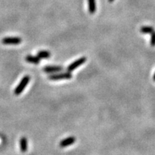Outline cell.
I'll use <instances>...</instances> for the list:
<instances>
[{
	"instance_id": "cell-1",
	"label": "cell",
	"mask_w": 155,
	"mask_h": 155,
	"mask_svg": "<svg viewBox=\"0 0 155 155\" xmlns=\"http://www.w3.org/2000/svg\"><path fill=\"white\" fill-rule=\"evenodd\" d=\"M30 81V77L29 76H24L20 81L19 83L17 85V86L15 88V89H14V94L17 95V96H19L23 92V91L25 89L28 84L29 83Z\"/></svg>"
},
{
	"instance_id": "cell-2",
	"label": "cell",
	"mask_w": 155,
	"mask_h": 155,
	"mask_svg": "<svg viewBox=\"0 0 155 155\" xmlns=\"http://www.w3.org/2000/svg\"><path fill=\"white\" fill-rule=\"evenodd\" d=\"M48 79L52 81H60V80L63 79H70L72 78V74L70 72H65V73H54L48 76Z\"/></svg>"
},
{
	"instance_id": "cell-3",
	"label": "cell",
	"mask_w": 155,
	"mask_h": 155,
	"mask_svg": "<svg viewBox=\"0 0 155 155\" xmlns=\"http://www.w3.org/2000/svg\"><path fill=\"white\" fill-rule=\"evenodd\" d=\"M86 58L85 57H82V58H79V59L76 60V61L73 62L70 65H69L67 68V71L70 72L71 73L72 71L76 70V68H78L79 66L82 65L83 63H85V61H86Z\"/></svg>"
},
{
	"instance_id": "cell-4",
	"label": "cell",
	"mask_w": 155,
	"mask_h": 155,
	"mask_svg": "<svg viewBox=\"0 0 155 155\" xmlns=\"http://www.w3.org/2000/svg\"><path fill=\"white\" fill-rule=\"evenodd\" d=\"M4 45H19L22 43V39L19 37H7L1 40Z\"/></svg>"
},
{
	"instance_id": "cell-5",
	"label": "cell",
	"mask_w": 155,
	"mask_h": 155,
	"mask_svg": "<svg viewBox=\"0 0 155 155\" xmlns=\"http://www.w3.org/2000/svg\"><path fill=\"white\" fill-rule=\"evenodd\" d=\"M63 70V68L61 66H55V65H48L43 68V71L47 73H59Z\"/></svg>"
},
{
	"instance_id": "cell-6",
	"label": "cell",
	"mask_w": 155,
	"mask_h": 155,
	"mask_svg": "<svg viewBox=\"0 0 155 155\" xmlns=\"http://www.w3.org/2000/svg\"><path fill=\"white\" fill-rule=\"evenodd\" d=\"M76 141V138L74 136H69V137L65 138V139H63L60 142V147L64 148V147H68V146L72 145L74 144Z\"/></svg>"
},
{
	"instance_id": "cell-7",
	"label": "cell",
	"mask_w": 155,
	"mask_h": 155,
	"mask_svg": "<svg viewBox=\"0 0 155 155\" xmlns=\"http://www.w3.org/2000/svg\"><path fill=\"white\" fill-rule=\"evenodd\" d=\"M19 147L22 152H26L28 151V140L25 136H23L19 141Z\"/></svg>"
},
{
	"instance_id": "cell-8",
	"label": "cell",
	"mask_w": 155,
	"mask_h": 155,
	"mask_svg": "<svg viewBox=\"0 0 155 155\" xmlns=\"http://www.w3.org/2000/svg\"><path fill=\"white\" fill-rule=\"evenodd\" d=\"M40 58H38L37 56H33V55H27L26 58H25V61L28 63H32V64L38 65L40 62Z\"/></svg>"
},
{
	"instance_id": "cell-9",
	"label": "cell",
	"mask_w": 155,
	"mask_h": 155,
	"mask_svg": "<svg viewBox=\"0 0 155 155\" xmlns=\"http://www.w3.org/2000/svg\"><path fill=\"white\" fill-rule=\"evenodd\" d=\"M50 52L47 50L39 51L37 54V56L40 58V59H48L50 57Z\"/></svg>"
},
{
	"instance_id": "cell-10",
	"label": "cell",
	"mask_w": 155,
	"mask_h": 155,
	"mask_svg": "<svg viewBox=\"0 0 155 155\" xmlns=\"http://www.w3.org/2000/svg\"><path fill=\"white\" fill-rule=\"evenodd\" d=\"M96 1L95 0H88V10L91 14H94L96 12Z\"/></svg>"
},
{
	"instance_id": "cell-11",
	"label": "cell",
	"mask_w": 155,
	"mask_h": 155,
	"mask_svg": "<svg viewBox=\"0 0 155 155\" xmlns=\"http://www.w3.org/2000/svg\"><path fill=\"white\" fill-rule=\"evenodd\" d=\"M140 32L141 33H152V32H154V28L152 27H149V26H144V27H141V29H140Z\"/></svg>"
},
{
	"instance_id": "cell-12",
	"label": "cell",
	"mask_w": 155,
	"mask_h": 155,
	"mask_svg": "<svg viewBox=\"0 0 155 155\" xmlns=\"http://www.w3.org/2000/svg\"><path fill=\"white\" fill-rule=\"evenodd\" d=\"M151 41H150V44L152 46H155V32H152L151 33Z\"/></svg>"
},
{
	"instance_id": "cell-13",
	"label": "cell",
	"mask_w": 155,
	"mask_h": 155,
	"mask_svg": "<svg viewBox=\"0 0 155 155\" xmlns=\"http://www.w3.org/2000/svg\"><path fill=\"white\" fill-rule=\"evenodd\" d=\"M153 80H154V81H155V73H154V76H153Z\"/></svg>"
},
{
	"instance_id": "cell-14",
	"label": "cell",
	"mask_w": 155,
	"mask_h": 155,
	"mask_svg": "<svg viewBox=\"0 0 155 155\" xmlns=\"http://www.w3.org/2000/svg\"><path fill=\"white\" fill-rule=\"evenodd\" d=\"M114 0H109V2H113V1H114Z\"/></svg>"
}]
</instances>
